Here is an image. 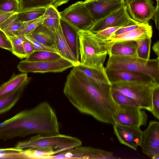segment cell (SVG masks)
Returning <instances> with one entry per match:
<instances>
[{
	"mask_svg": "<svg viewBox=\"0 0 159 159\" xmlns=\"http://www.w3.org/2000/svg\"><path fill=\"white\" fill-rule=\"evenodd\" d=\"M111 89L97 87L75 66L67 76L63 91L69 102L79 112L113 125V116L117 105L112 98Z\"/></svg>",
	"mask_w": 159,
	"mask_h": 159,
	"instance_id": "cell-1",
	"label": "cell"
},
{
	"mask_svg": "<svg viewBox=\"0 0 159 159\" xmlns=\"http://www.w3.org/2000/svg\"><path fill=\"white\" fill-rule=\"evenodd\" d=\"M59 134L57 116L47 102L22 110L0 123V140H6L33 134L49 136Z\"/></svg>",
	"mask_w": 159,
	"mask_h": 159,
	"instance_id": "cell-2",
	"label": "cell"
},
{
	"mask_svg": "<svg viewBox=\"0 0 159 159\" xmlns=\"http://www.w3.org/2000/svg\"><path fill=\"white\" fill-rule=\"evenodd\" d=\"M80 63L85 66L104 71V63L111 44L89 30L79 31Z\"/></svg>",
	"mask_w": 159,
	"mask_h": 159,
	"instance_id": "cell-3",
	"label": "cell"
},
{
	"mask_svg": "<svg viewBox=\"0 0 159 159\" xmlns=\"http://www.w3.org/2000/svg\"><path fill=\"white\" fill-rule=\"evenodd\" d=\"M82 144L81 141L78 138L60 134L49 136L37 134L19 141L15 147L21 149L32 148L44 151L49 153L52 157L81 146Z\"/></svg>",
	"mask_w": 159,
	"mask_h": 159,
	"instance_id": "cell-4",
	"label": "cell"
},
{
	"mask_svg": "<svg viewBox=\"0 0 159 159\" xmlns=\"http://www.w3.org/2000/svg\"><path fill=\"white\" fill-rule=\"evenodd\" d=\"M109 70H123L147 74L154 83H159V57L152 59L138 57L109 56L105 67Z\"/></svg>",
	"mask_w": 159,
	"mask_h": 159,
	"instance_id": "cell-5",
	"label": "cell"
},
{
	"mask_svg": "<svg viewBox=\"0 0 159 159\" xmlns=\"http://www.w3.org/2000/svg\"><path fill=\"white\" fill-rule=\"evenodd\" d=\"M111 84L112 89L134 100L142 109L151 112L153 81H119Z\"/></svg>",
	"mask_w": 159,
	"mask_h": 159,
	"instance_id": "cell-6",
	"label": "cell"
},
{
	"mask_svg": "<svg viewBox=\"0 0 159 159\" xmlns=\"http://www.w3.org/2000/svg\"><path fill=\"white\" fill-rule=\"evenodd\" d=\"M59 13L61 18L79 31L89 30L95 22L83 1L72 4Z\"/></svg>",
	"mask_w": 159,
	"mask_h": 159,
	"instance_id": "cell-7",
	"label": "cell"
},
{
	"mask_svg": "<svg viewBox=\"0 0 159 159\" xmlns=\"http://www.w3.org/2000/svg\"><path fill=\"white\" fill-rule=\"evenodd\" d=\"M75 64L64 58L48 61H20L17 66L18 70L23 73H45L61 72L75 66Z\"/></svg>",
	"mask_w": 159,
	"mask_h": 159,
	"instance_id": "cell-8",
	"label": "cell"
},
{
	"mask_svg": "<svg viewBox=\"0 0 159 159\" xmlns=\"http://www.w3.org/2000/svg\"><path fill=\"white\" fill-rule=\"evenodd\" d=\"M113 118L115 124L128 126L146 125L148 120L147 113L141 107L120 105Z\"/></svg>",
	"mask_w": 159,
	"mask_h": 159,
	"instance_id": "cell-9",
	"label": "cell"
},
{
	"mask_svg": "<svg viewBox=\"0 0 159 159\" xmlns=\"http://www.w3.org/2000/svg\"><path fill=\"white\" fill-rule=\"evenodd\" d=\"M139 23L131 18L125 6L96 21L89 30L95 33L108 27H124Z\"/></svg>",
	"mask_w": 159,
	"mask_h": 159,
	"instance_id": "cell-10",
	"label": "cell"
},
{
	"mask_svg": "<svg viewBox=\"0 0 159 159\" xmlns=\"http://www.w3.org/2000/svg\"><path fill=\"white\" fill-rule=\"evenodd\" d=\"M142 152L152 159H159V122L150 121L142 131L140 144Z\"/></svg>",
	"mask_w": 159,
	"mask_h": 159,
	"instance_id": "cell-11",
	"label": "cell"
},
{
	"mask_svg": "<svg viewBox=\"0 0 159 159\" xmlns=\"http://www.w3.org/2000/svg\"><path fill=\"white\" fill-rule=\"evenodd\" d=\"M152 0H128L125 7L131 18L140 23H148L153 19L156 7Z\"/></svg>",
	"mask_w": 159,
	"mask_h": 159,
	"instance_id": "cell-12",
	"label": "cell"
},
{
	"mask_svg": "<svg viewBox=\"0 0 159 159\" xmlns=\"http://www.w3.org/2000/svg\"><path fill=\"white\" fill-rule=\"evenodd\" d=\"M80 146L52 156L50 159L115 158L110 152L88 147Z\"/></svg>",
	"mask_w": 159,
	"mask_h": 159,
	"instance_id": "cell-13",
	"label": "cell"
},
{
	"mask_svg": "<svg viewBox=\"0 0 159 159\" xmlns=\"http://www.w3.org/2000/svg\"><path fill=\"white\" fill-rule=\"evenodd\" d=\"M86 7L95 21L125 6V0H85Z\"/></svg>",
	"mask_w": 159,
	"mask_h": 159,
	"instance_id": "cell-14",
	"label": "cell"
},
{
	"mask_svg": "<svg viewBox=\"0 0 159 159\" xmlns=\"http://www.w3.org/2000/svg\"><path fill=\"white\" fill-rule=\"evenodd\" d=\"M114 133L121 144L136 150L140 146L142 131L138 126H128L115 124Z\"/></svg>",
	"mask_w": 159,
	"mask_h": 159,
	"instance_id": "cell-15",
	"label": "cell"
},
{
	"mask_svg": "<svg viewBox=\"0 0 159 159\" xmlns=\"http://www.w3.org/2000/svg\"><path fill=\"white\" fill-rule=\"evenodd\" d=\"M105 70L107 76L111 83L119 81H153L150 76L140 72L123 70H109L105 69Z\"/></svg>",
	"mask_w": 159,
	"mask_h": 159,
	"instance_id": "cell-16",
	"label": "cell"
},
{
	"mask_svg": "<svg viewBox=\"0 0 159 159\" xmlns=\"http://www.w3.org/2000/svg\"><path fill=\"white\" fill-rule=\"evenodd\" d=\"M153 33L152 26L148 23H142L138 28L131 31L118 34L111 35L107 40L112 43L120 41H137L146 38H152Z\"/></svg>",
	"mask_w": 159,
	"mask_h": 159,
	"instance_id": "cell-17",
	"label": "cell"
},
{
	"mask_svg": "<svg viewBox=\"0 0 159 159\" xmlns=\"http://www.w3.org/2000/svg\"><path fill=\"white\" fill-rule=\"evenodd\" d=\"M76 66L88 79L96 86L102 89H111V84L107 76L106 70L101 71L85 66L80 63Z\"/></svg>",
	"mask_w": 159,
	"mask_h": 159,
	"instance_id": "cell-18",
	"label": "cell"
},
{
	"mask_svg": "<svg viewBox=\"0 0 159 159\" xmlns=\"http://www.w3.org/2000/svg\"><path fill=\"white\" fill-rule=\"evenodd\" d=\"M60 24L63 34L66 42L76 59L80 61L79 31L61 17Z\"/></svg>",
	"mask_w": 159,
	"mask_h": 159,
	"instance_id": "cell-19",
	"label": "cell"
},
{
	"mask_svg": "<svg viewBox=\"0 0 159 159\" xmlns=\"http://www.w3.org/2000/svg\"><path fill=\"white\" fill-rule=\"evenodd\" d=\"M137 43L134 40L120 41L111 43L109 56L137 57Z\"/></svg>",
	"mask_w": 159,
	"mask_h": 159,
	"instance_id": "cell-20",
	"label": "cell"
},
{
	"mask_svg": "<svg viewBox=\"0 0 159 159\" xmlns=\"http://www.w3.org/2000/svg\"><path fill=\"white\" fill-rule=\"evenodd\" d=\"M27 35L43 45L56 49L59 52L56 45L55 33L42 23Z\"/></svg>",
	"mask_w": 159,
	"mask_h": 159,
	"instance_id": "cell-21",
	"label": "cell"
},
{
	"mask_svg": "<svg viewBox=\"0 0 159 159\" xmlns=\"http://www.w3.org/2000/svg\"><path fill=\"white\" fill-rule=\"evenodd\" d=\"M30 78L26 73L13 76L8 81L0 86V98L7 95L26 84H28Z\"/></svg>",
	"mask_w": 159,
	"mask_h": 159,
	"instance_id": "cell-22",
	"label": "cell"
},
{
	"mask_svg": "<svg viewBox=\"0 0 159 159\" xmlns=\"http://www.w3.org/2000/svg\"><path fill=\"white\" fill-rule=\"evenodd\" d=\"M55 34L57 47L60 54L63 57L73 63L75 66L78 65L80 61L76 59L66 42L63 34L60 24Z\"/></svg>",
	"mask_w": 159,
	"mask_h": 159,
	"instance_id": "cell-23",
	"label": "cell"
},
{
	"mask_svg": "<svg viewBox=\"0 0 159 159\" xmlns=\"http://www.w3.org/2000/svg\"><path fill=\"white\" fill-rule=\"evenodd\" d=\"M28 84H25L12 92L0 98V115L8 111L16 104Z\"/></svg>",
	"mask_w": 159,
	"mask_h": 159,
	"instance_id": "cell-24",
	"label": "cell"
},
{
	"mask_svg": "<svg viewBox=\"0 0 159 159\" xmlns=\"http://www.w3.org/2000/svg\"><path fill=\"white\" fill-rule=\"evenodd\" d=\"M53 5L46 7L44 15L46 17L42 24L55 33L60 25L59 12Z\"/></svg>",
	"mask_w": 159,
	"mask_h": 159,
	"instance_id": "cell-25",
	"label": "cell"
},
{
	"mask_svg": "<svg viewBox=\"0 0 159 159\" xmlns=\"http://www.w3.org/2000/svg\"><path fill=\"white\" fill-rule=\"evenodd\" d=\"M17 13H15L0 25V30L9 37L18 35L23 22L17 17Z\"/></svg>",
	"mask_w": 159,
	"mask_h": 159,
	"instance_id": "cell-26",
	"label": "cell"
},
{
	"mask_svg": "<svg viewBox=\"0 0 159 159\" xmlns=\"http://www.w3.org/2000/svg\"><path fill=\"white\" fill-rule=\"evenodd\" d=\"M19 12L38 8H46L52 5L57 8L61 4L56 0H19Z\"/></svg>",
	"mask_w": 159,
	"mask_h": 159,
	"instance_id": "cell-27",
	"label": "cell"
},
{
	"mask_svg": "<svg viewBox=\"0 0 159 159\" xmlns=\"http://www.w3.org/2000/svg\"><path fill=\"white\" fill-rule=\"evenodd\" d=\"M63 57L60 53L47 51H35L25 59L29 61L55 60Z\"/></svg>",
	"mask_w": 159,
	"mask_h": 159,
	"instance_id": "cell-28",
	"label": "cell"
},
{
	"mask_svg": "<svg viewBox=\"0 0 159 159\" xmlns=\"http://www.w3.org/2000/svg\"><path fill=\"white\" fill-rule=\"evenodd\" d=\"M46 8H34L19 12L17 13V18L22 22L35 19L44 15Z\"/></svg>",
	"mask_w": 159,
	"mask_h": 159,
	"instance_id": "cell-29",
	"label": "cell"
},
{
	"mask_svg": "<svg viewBox=\"0 0 159 159\" xmlns=\"http://www.w3.org/2000/svg\"><path fill=\"white\" fill-rule=\"evenodd\" d=\"M12 46V53L20 59L26 58L27 56L23 47L25 38L23 35H16L9 37Z\"/></svg>",
	"mask_w": 159,
	"mask_h": 159,
	"instance_id": "cell-30",
	"label": "cell"
},
{
	"mask_svg": "<svg viewBox=\"0 0 159 159\" xmlns=\"http://www.w3.org/2000/svg\"><path fill=\"white\" fill-rule=\"evenodd\" d=\"M136 41L137 57L144 59H150L151 38H146Z\"/></svg>",
	"mask_w": 159,
	"mask_h": 159,
	"instance_id": "cell-31",
	"label": "cell"
},
{
	"mask_svg": "<svg viewBox=\"0 0 159 159\" xmlns=\"http://www.w3.org/2000/svg\"><path fill=\"white\" fill-rule=\"evenodd\" d=\"M46 17L44 15L35 19L23 22L19 30L18 35H25L29 34L33 31L38 26L42 24Z\"/></svg>",
	"mask_w": 159,
	"mask_h": 159,
	"instance_id": "cell-32",
	"label": "cell"
},
{
	"mask_svg": "<svg viewBox=\"0 0 159 159\" xmlns=\"http://www.w3.org/2000/svg\"><path fill=\"white\" fill-rule=\"evenodd\" d=\"M111 93L112 98L117 105L133 106L141 107L134 100L112 88Z\"/></svg>",
	"mask_w": 159,
	"mask_h": 159,
	"instance_id": "cell-33",
	"label": "cell"
},
{
	"mask_svg": "<svg viewBox=\"0 0 159 159\" xmlns=\"http://www.w3.org/2000/svg\"><path fill=\"white\" fill-rule=\"evenodd\" d=\"M22 150L16 147L0 148V158L23 159Z\"/></svg>",
	"mask_w": 159,
	"mask_h": 159,
	"instance_id": "cell-34",
	"label": "cell"
},
{
	"mask_svg": "<svg viewBox=\"0 0 159 159\" xmlns=\"http://www.w3.org/2000/svg\"><path fill=\"white\" fill-rule=\"evenodd\" d=\"M19 9V0H0V10L3 11L18 12Z\"/></svg>",
	"mask_w": 159,
	"mask_h": 159,
	"instance_id": "cell-35",
	"label": "cell"
},
{
	"mask_svg": "<svg viewBox=\"0 0 159 159\" xmlns=\"http://www.w3.org/2000/svg\"><path fill=\"white\" fill-rule=\"evenodd\" d=\"M151 112L157 119H159V83H154L152 95Z\"/></svg>",
	"mask_w": 159,
	"mask_h": 159,
	"instance_id": "cell-36",
	"label": "cell"
},
{
	"mask_svg": "<svg viewBox=\"0 0 159 159\" xmlns=\"http://www.w3.org/2000/svg\"><path fill=\"white\" fill-rule=\"evenodd\" d=\"M24 36L25 39L32 45L34 51H47L60 53L56 49L43 45L27 35H24Z\"/></svg>",
	"mask_w": 159,
	"mask_h": 159,
	"instance_id": "cell-37",
	"label": "cell"
},
{
	"mask_svg": "<svg viewBox=\"0 0 159 159\" xmlns=\"http://www.w3.org/2000/svg\"><path fill=\"white\" fill-rule=\"evenodd\" d=\"M0 48L12 52V48L11 41L7 36L0 30Z\"/></svg>",
	"mask_w": 159,
	"mask_h": 159,
	"instance_id": "cell-38",
	"label": "cell"
},
{
	"mask_svg": "<svg viewBox=\"0 0 159 159\" xmlns=\"http://www.w3.org/2000/svg\"><path fill=\"white\" fill-rule=\"evenodd\" d=\"M123 27L118 26L110 27L94 33L98 37L103 39H107L116 30Z\"/></svg>",
	"mask_w": 159,
	"mask_h": 159,
	"instance_id": "cell-39",
	"label": "cell"
},
{
	"mask_svg": "<svg viewBox=\"0 0 159 159\" xmlns=\"http://www.w3.org/2000/svg\"><path fill=\"white\" fill-rule=\"evenodd\" d=\"M142 24L139 23L138 24L121 27L116 30L111 35L120 34L131 31L138 28Z\"/></svg>",
	"mask_w": 159,
	"mask_h": 159,
	"instance_id": "cell-40",
	"label": "cell"
},
{
	"mask_svg": "<svg viewBox=\"0 0 159 159\" xmlns=\"http://www.w3.org/2000/svg\"><path fill=\"white\" fill-rule=\"evenodd\" d=\"M23 44L24 51L27 56L34 51L32 45L25 39L23 42Z\"/></svg>",
	"mask_w": 159,
	"mask_h": 159,
	"instance_id": "cell-41",
	"label": "cell"
},
{
	"mask_svg": "<svg viewBox=\"0 0 159 159\" xmlns=\"http://www.w3.org/2000/svg\"><path fill=\"white\" fill-rule=\"evenodd\" d=\"M15 13L5 12L0 10V25Z\"/></svg>",
	"mask_w": 159,
	"mask_h": 159,
	"instance_id": "cell-42",
	"label": "cell"
},
{
	"mask_svg": "<svg viewBox=\"0 0 159 159\" xmlns=\"http://www.w3.org/2000/svg\"><path fill=\"white\" fill-rule=\"evenodd\" d=\"M156 7V11L154 15L153 19L155 22V26L157 30H159V2H157Z\"/></svg>",
	"mask_w": 159,
	"mask_h": 159,
	"instance_id": "cell-43",
	"label": "cell"
},
{
	"mask_svg": "<svg viewBox=\"0 0 159 159\" xmlns=\"http://www.w3.org/2000/svg\"><path fill=\"white\" fill-rule=\"evenodd\" d=\"M159 41L158 40L156 41L153 44L152 47L153 51H154L156 55L159 57Z\"/></svg>",
	"mask_w": 159,
	"mask_h": 159,
	"instance_id": "cell-44",
	"label": "cell"
},
{
	"mask_svg": "<svg viewBox=\"0 0 159 159\" xmlns=\"http://www.w3.org/2000/svg\"><path fill=\"white\" fill-rule=\"evenodd\" d=\"M61 5L67 3L68 2L69 0H56Z\"/></svg>",
	"mask_w": 159,
	"mask_h": 159,
	"instance_id": "cell-45",
	"label": "cell"
},
{
	"mask_svg": "<svg viewBox=\"0 0 159 159\" xmlns=\"http://www.w3.org/2000/svg\"><path fill=\"white\" fill-rule=\"evenodd\" d=\"M157 2H159V0H155Z\"/></svg>",
	"mask_w": 159,
	"mask_h": 159,
	"instance_id": "cell-46",
	"label": "cell"
},
{
	"mask_svg": "<svg viewBox=\"0 0 159 159\" xmlns=\"http://www.w3.org/2000/svg\"><path fill=\"white\" fill-rule=\"evenodd\" d=\"M125 0L126 2L128 0Z\"/></svg>",
	"mask_w": 159,
	"mask_h": 159,
	"instance_id": "cell-47",
	"label": "cell"
}]
</instances>
